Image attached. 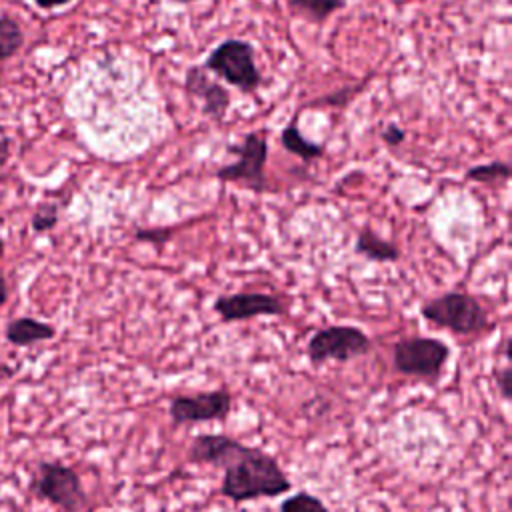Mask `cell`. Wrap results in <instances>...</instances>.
I'll list each match as a JSON object with an SVG mask.
<instances>
[{
	"label": "cell",
	"mask_w": 512,
	"mask_h": 512,
	"mask_svg": "<svg viewBox=\"0 0 512 512\" xmlns=\"http://www.w3.org/2000/svg\"><path fill=\"white\" fill-rule=\"evenodd\" d=\"M202 68L214 72L242 94H254L262 84V74L256 66V48L242 38H226L216 44L204 58Z\"/></svg>",
	"instance_id": "3"
},
{
	"label": "cell",
	"mask_w": 512,
	"mask_h": 512,
	"mask_svg": "<svg viewBox=\"0 0 512 512\" xmlns=\"http://www.w3.org/2000/svg\"><path fill=\"white\" fill-rule=\"evenodd\" d=\"M380 138H382V142H384L386 146L396 148V146H400V144L406 140V132H404V128L398 126L396 122H388V124L382 128Z\"/></svg>",
	"instance_id": "22"
},
{
	"label": "cell",
	"mask_w": 512,
	"mask_h": 512,
	"mask_svg": "<svg viewBox=\"0 0 512 512\" xmlns=\"http://www.w3.org/2000/svg\"><path fill=\"white\" fill-rule=\"evenodd\" d=\"M4 248H6V242H4V238L0 236V258L4 256Z\"/></svg>",
	"instance_id": "28"
},
{
	"label": "cell",
	"mask_w": 512,
	"mask_h": 512,
	"mask_svg": "<svg viewBox=\"0 0 512 512\" xmlns=\"http://www.w3.org/2000/svg\"><path fill=\"white\" fill-rule=\"evenodd\" d=\"M234 444H236V438L222 432L196 434L188 446L186 456H188V462L192 464H210L218 468Z\"/></svg>",
	"instance_id": "11"
},
{
	"label": "cell",
	"mask_w": 512,
	"mask_h": 512,
	"mask_svg": "<svg viewBox=\"0 0 512 512\" xmlns=\"http://www.w3.org/2000/svg\"><path fill=\"white\" fill-rule=\"evenodd\" d=\"M184 92L202 102V114L214 122H222L230 108V92L224 84L212 80L202 66H188L184 74Z\"/></svg>",
	"instance_id": "10"
},
{
	"label": "cell",
	"mask_w": 512,
	"mask_h": 512,
	"mask_svg": "<svg viewBox=\"0 0 512 512\" xmlns=\"http://www.w3.org/2000/svg\"><path fill=\"white\" fill-rule=\"evenodd\" d=\"M8 158H10V142L0 138V168L8 162Z\"/></svg>",
	"instance_id": "25"
},
{
	"label": "cell",
	"mask_w": 512,
	"mask_h": 512,
	"mask_svg": "<svg viewBox=\"0 0 512 512\" xmlns=\"http://www.w3.org/2000/svg\"><path fill=\"white\" fill-rule=\"evenodd\" d=\"M218 468L224 470L220 484L222 496L238 504L276 498L292 488L290 478L270 452L258 446H246L240 440H236Z\"/></svg>",
	"instance_id": "1"
},
{
	"label": "cell",
	"mask_w": 512,
	"mask_h": 512,
	"mask_svg": "<svg viewBox=\"0 0 512 512\" xmlns=\"http://www.w3.org/2000/svg\"><path fill=\"white\" fill-rule=\"evenodd\" d=\"M14 374H16V368H14V366H8V364L0 362V382L10 380Z\"/></svg>",
	"instance_id": "27"
},
{
	"label": "cell",
	"mask_w": 512,
	"mask_h": 512,
	"mask_svg": "<svg viewBox=\"0 0 512 512\" xmlns=\"http://www.w3.org/2000/svg\"><path fill=\"white\" fill-rule=\"evenodd\" d=\"M232 412V394L226 386L198 394H176L168 402V416L174 426L224 422Z\"/></svg>",
	"instance_id": "8"
},
{
	"label": "cell",
	"mask_w": 512,
	"mask_h": 512,
	"mask_svg": "<svg viewBox=\"0 0 512 512\" xmlns=\"http://www.w3.org/2000/svg\"><path fill=\"white\" fill-rule=\"evenodd\" d=\"M450 360V348L440 338L406 336L392 344V364L398 374L424 378L428 382L442 376Z\"/></svg>",
	"instance_id": "5"
},
{
	"label": "cell",
	"mask_w": 512,
	"mask_h": 512,
	"mask_svg": "<svg viewBox=\"0 0 512 512\" xmlns=\"http://www.w3.org/2000/svg\"><path fill=\"white\" fill-rule=\"evenodd\" d=\"M370 350V336L352 324H332L318 328L306 342V356L314 366L328 360L348 362L366 356Z\"/></svg>",
	"instance_id": "6"
},
{
	"label": "cell",
	"mask_w": 512,
	"mask_h": 512,
	"mask_svg": "<svg viewBox=\"0 0 512 512\" xmlns=\"http://www.w3.org/2000/svg\"><path fill=\"white\" fill-rule=\"evenodd\" d=\"M510 368L508 366H504L498 374H496V384H498V388H500V394L508 400L510 398Z\"/></svg>",
	"instance_id": "23"
},
{
	"label": "cell",
	"mask_w": 512,
	"mask_h": 512,
	"mask_svg": "<svg viewBox=\"0 0 512 512\" xmlns=\"http://www.w3.org/2000/svg\"><path fill=\"white\" fill-rule=\"evenodd\" d=\"M4 338L18 348H26L56 338V326L32 316H20L4 326Z\"/></svg>",
	"instance_id": "12"
},
{
	"label": "cell",
	"mask_w": 512,
	"mask_h": 512,
	"mask_svg": "<svg viewBox=\"0 0 512 512\" xmlns=\"http://www.w3.org/2000/svg\"><path fill=\"white\" fill-rule=\"evenodd\" d=\"M170 2H176V4H188V2H194V0H170Z\"/></svg>",
	"instance_id": "29"
},
{
	"label": "cell",
	"mask_w": 512,
	"mask_h": 512,
	"mask_svg": "<svg viewBox=\"0 0 512 512\" xmlns=\"http://www.w3.org/2000/svg\"><path fill=\"white\" fill-rule=\"evenodd\" d=\"M368 82H370V76H364L362 80H358L354 84H346L334 92H328L324 96H318V98L306 102L304 108H344L366 88Z\"/></svg>",
	"instance_id": "16"
},
{
	"label": "cell",
	"mask_w": 512,
	"mask_h": 512,
	"mask_svg": "<svg viewBox=\"0 0 512 512\" xmlns=\"http://www.w3.org/2000/svg\"><path fill=\"white\" fill-rule=\"evenodd\" d=\"M68 2H72V0H34V4H36L38 8H44V10H52V8L64 6V4H68Z\"/></svg>",
	"instance_id": "24"
},
{
	"label": "cell",
	"mask_w": 512,
	"mask_h": 512,
	"mask_svg": "<svg viewBox=\"0 0 512 512\" xmlns=\"http://www.w3.org/2000/svg\"><path fill=\"white\" fill-rule=\"evenodd\" d=\"M346 0H288V8L300 16H306L314 24L326 22L334 12L342 10Z\"/></svg>",
	"instance_id": "15"
},
{
	"label": "cell",
	"mask_w": 512,
	"mask_h": 512,
	"mask_svg": "<svg viewBox=\"0 0 512 512\" xmlns=\"http://www.w3.org/2000/svg\"><path fill=\"white\" fill-rule=\"evenodd\" d=\"M24 44V32L20 24L10 16H0V62L18 54Z\"/></svg>",
	"instance_id": "17"
},
{
	"label": "cell",
	"mask_w": 512,
	"mask_h": 512,
	"mask_svg": "<svg viewBox=\"0 0 512 512\" xmlns=\"http://www.w3.org/2000/svg\"><path fill=\"white\" fill-rule=\"evenodd\" d=\"M354 252L370 262H378V264H388V262H396L400 260V248L378 236L370 226H364L358 236H356V242H354Z\"/></svg>",
	"instance_id": "13"
},
{
	"label": "cell",
	"mask_w": 512,
	"mask_h": 512,
	"mask_svg": "<svg viewBox=\"0 0 512 512\" xmlns=\"http://www.w3.org/2000/svg\"><path fill=\"white\" fill-rule=\"evenodd\" d=\"M30 492L62 512H82L88 506V494L80 474L72 466L56 460H44L36 466Z\"/></svg>",
	"instance_id": "4"
},
{
	"label": "cell",
	"mask_w": 512,
	"mask_h": 512,
	"mask_svg": "<svg viewBox=\"0 0 512 512\" xmlns=\"http://www.w3.org/2000/svg\"><path fill=\"white\" fill-rule=\"evenodd\" d=\"M238 158L230 164L220 166L214 176L220 182H238L254 192H268L266 178V160H268V142L260 132H248L240 144L228 148Z\"/></svg>",
	"instance_id": "7"
},
{
	"label": "cell",
	"mask_w": 512,
	"mask_h": 512,
	"mask_svg": "<svg viewBox=\"0 0 512 512\" xmlns=\"http://www.w3.org/2000/svg\"><path fill=\"white\" fill-rule=\"evenodd\" d=\"M278 512H330V510L322 498L302 490L284 498Z\"/></svg>",
	"instance_id": "19"
},
{
	"label": "cell",
	"mask_w": 512,
	"mask_h": 512,
	"mask_svg": "<svg viewBox=\"0 0 512 512\" xmlns=\"http://www.w3.org/2000/svg\"><path fill=\"white\" fill-rule=\"evenodd\" d=\"M212 310L220 316L222 322H242L258 316H284L288 306L278 294L244 290L220 294L214 300Z\"/></svg>",
	"instance_id": "9"
},
{
	"label": "cell",
	"mask_w": 512,
	"mask_h": 512,
	"mask_svg": "<svg viewBox=\"0 0 512 512\" xmlns=\"http://www.w3.org/2000/svg\"><path fill=\"white\" fill-rule=\"evenodd\" d=\"M8 302V282H6V278H4V274L0 272V310H2V306Z\"/></svg>",
	"instance_id": "26"
},
{
	"label": "cell",
	"mask_w": 512,
	"mask_h": 512,
	"mask_svg": "<svg viewBox=\"0 0 512 512\" xmlns=\"http://www.w3.org/2000/svg\"><path fill=\"white\" fill-rule=\"evenodd\" d=\"M280 144L286 152L298 156L302 162H314L324 156V144L308 140L298 128V116H294L280 132Z\"/></svg>",
	"instance_id": "14"
},
{
	"label": "cell",
	"mask_w": 512,
	"mask_h": 512,
	"mask_svg": "<svg viewBox=\"0 0 512 512\" xmlns=\"http://www.w3.org/2000/svg\"><path fill=\"white\" fill-rule=\"evenodd\" d=\"M58 224V206L52 204V202H46V204H40L32 218H30V226L36 234H44V232H50L54 226Z\"/></svg>",
	"instance_id": "20"
},
{
	"label": "cell",
	"mask_w": 512,
	"mask_h": 512,
	"mask_svg": "<svg viewBox=\"0 0 512 512\" xmlns=\"http://www.w3.org/2000/svg\"><path fill=\"white\" fill-rule=\"evenodd\" d=\"M420 314L436 328L458 336L480 334L490 328V316L484 304L470 292L450 290L420 304Z\"/></svg>",
	"instance_id": "2"
},
{
	"label": "cell",
	"mask_w": 512,
	"mask_h": 512,
	"mask_svg": "<svg viewBox=\"0 0 512 512\" xmlns=\"http://www.w3.org/2000/svg\"><path fill=\"white\" fill-rule=\"evenodd\" d=\"M174 226H152V228H136L134 238L138 242H148L154 246L166 244L174 236Z\"/></svg>",
	"instance_id": "21"
},
{
	"label": "cell",
	"mask_w": 512,
	"mask_h": 512,
	"mask_svg": "<svg viewBox=\"0 0 512 512\" xmlns=\"http://www.w3.org/2000/svg\"><path fill=\"white\" fill-rule=\"evenodd\" d=\"M464 178L470 182H480V184H502L510 178V166L502 160L476 164L466 170Z\"/></svg>",
	"instance_id": "18"
}]
</instances>
